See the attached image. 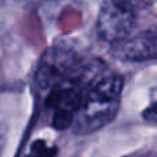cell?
<instances>
[{
    "instance_id": "277c9868",
    "label": "cell",
    "mask_w": 157,
    "mask_h": 157,
    "mask_svg": "<svg viewBox=\"0 0 157 157\" xmlns=\"http://www.w3.org/2000/svg\"><path fill=\"white\" fill-rule=\"evenodd\" d=\"M113 53L117 59L124 61H150L157 60V29L140 32L132 38L114 44Z\"/></svg>"
},
{
    "instance_id": "7a4b0ae2",
    "label": "cell",
    "mask_w": 157,
    "mask_h": 157,
    "mask_svg": "<svg viewBox=\"0 0 157 157\" xmlns=\"http://www.w3.org/2000/svg\"><path fill=\"white\" fill-rule=\"evenodd\" d=\"M135 13L124 0H104L98 15V32L104 42L116 44L128 38L133 28Z\"/></svg>"
},
{
    "instance_id": "3957f363",
    "label": "cell",
    "mask_w": 157,
    "mask_h": 157,
    "mask_svg": "<svg viewBox=\"0 0 157 157\" xmlns=\"http://www.w3.org/2000/svg\"><path fill=\"white\" fill-rule=\"evenodd\" d=\"M117 110L118 103H104L86 98L82 107L75 113L72 122L74 132L85 135L98 131L114 118Z\"/></svg>"
},
{
    "instance_id": "8992f818",
    "label": "cell",
    "mask_w": 157,
    "mask_h": 157,
    "mask_svg": "<svg viewBox=\"0 0 157 157\" xmlns=\"http://www.w3.org/2000/svg\"><path fill=\"white\" fill-rule=\"evenodd\" d=\"M59 149L56 146H49L43 139H38L31 145L29 151L25 157H57Z\"/></svg>"
},
{
    "instance_id": "5b68a950",
    "label": "cell",
    "mask_w": 157,
    "mask_h": 157,
    "mask_svg": "<svg viewBox=\"0 0 157 157\" xmlns=\"http://www.w3.org/2000/svg\"><path fill=\"white\" fill-rule=\"evenodd\" d=\"M124 89V79L117 74L101 77L92 88L89 89L86 98L104 103H118Z\"/></svg>"
},
{
    "instance_id": "ba28073f",
    "label": "cell",
    "mask_w": 157,
    "mask_h": 157,
    "mask_svg": "<svg viewBox=\"0 0 157 157\" xmlns=\"http://www.w3.org/2000/svg\"><path fill=\"white\" fill-rule=\"evenodd\" d=\"M142 118L146 122L157 124V101H153L150 106H147L142 111Z\"/></svg>"
},
{
    "instance_id": "52a82bcc",
    "label": "cell",
    "mask_w": 157,
    "mask_h": 157,
    "mask_svg": "<svg viewBox=\"0 0 157 157\" xmlns=\"http://www.w3.org/2000/svg\"><path fill=\"white\" fill-rule=\"evenodd\" d=\"M74 117H75V113H72V111H70V110H67V109H54L52 124H53V127L56 128V129L64 131L72 125Z\"/></svg>"
},
{
    "instance_id": "6da1fadb",
    "label": "cell",
    "mask_w": 157,
    "mask_h": 157,
    "mask_svg": "<svg viewBox=\"0 0 157 157\" xmlns=\"http://www.w3.org/2000/svg\"><path fill=\"white\" fill-rule=\"evenodd\" d=\"M81 61L72 52L64 49H50L43 54L35 74L38 90L48 93L53 88L71 82L79 70Z\"/></svg>"
}]
</instances>
